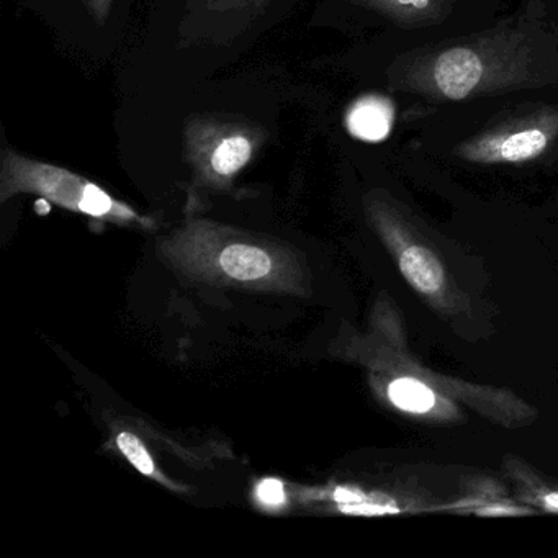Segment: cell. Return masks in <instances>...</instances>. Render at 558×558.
<instances>
[{
    "label": "cell",
    "mask_w": 558,
    "mask_h": 558,
    "mask_svg": "<svg viewBox=\"0 0 558 558\" xmlns=\"http://www.w3.org/2000/svg\"><path fill=\"white\" fill-rule=\"evenodd\" d=\"M361 349L362 361L368 368H381L424 381L449 395L463 407L476 411L496 426L515 429L537 420V410L509 388L472 384L437 374L426 365H421L408 348L400 313L388 296L378 300L372 318L371 335L362 339Z\"/></svg>",
    "instance_id": "1"
},
{
    "label": "cell",
    "mask_w": 558,
    "mask_h": 558,
    "mask_svg": "<svg viewBox=\"0 0 558 558\" xmlns=\"http://www.w3.org/2000/svg\"><path fill=\"white\" fill-rule=\"evenodd\" d=\"M365 211L404 282L427 306L446 316L466 308L465 299L436 247L395 205L372 195L365 202Z\"/></svg>",
    "instance_id": "2"
},
{
    "label": "cell",
    "mask_w": 558,
    "mask_h": 558,
    "mask_svg": "<svg viewBox=\"0 0 558 558\" xmlns=\"http://www.w3.org/2000/svg\"><path fill=\"white\" fill-rule=\"evenodd\" d=\"M19 194L40 195L54 205L96 220L122 225L149 223L129 205L117 201L83 175L4 148L0 156V198L8 202Z\"/></svg>",
    "instance_id": "3"
},
{
    "label": "cell",
    "mask_w": 558,
    "mask_h": 558,
    "mask_svg": "<svg viewBox=\"0 0 558 558\" xmlns=\"http://www.w3.org/2000/svg\"><path fill=\"white\" fill-rule=\"evenodd\" d=\"M260 126L223 117H197L184 132V156L194 187L225 189L251 165L263 146Z\"/></svg>",
    "instance_id": "4"
},
{
    "label": "cell",
    "mask_w": 558,
    "mask_h": 558,
    "mask_svg": "<svg viewBox=\"0 0 558 558\" xmlns=\"http://www.w3.org/2000/svg\"><path fill=\"white\" fill-rule=\"evenodd\" d=\"M371 385L378 400L401 416L429 424H456L466 420L462 403L416 378L371 368Z\"/></svg>",
    "instance_id": "5"
},
{
    "label": "cell",
    "mask_w": 558,
    "mask_h": 558,
    "mask_svg": "<svg viewBox=\"0 0 558 558\" xmlns=\"http://www.w3.org/2000/svg\"><path fill=\"white\" fill-rule=\"evenodd\" d=\"M202 243L217 251L210 264L198 269L217 270L225 279L241 283H276L283 279L282 266L277 263L272 250L246 241H228L220 246L214 225L195 223L189 228Z\"/></svg>",
    "instance_id": "6"
},
{
    "label": "cell",
    "mask_w": 558,
    "mask_h": 558,
    "mask_svg": "<svg viewBox=\"0 0 558 558\" xmlns=\"http://www.w3.org/2000/svg\"><path fill=\"white\" fill-rule=\"evenodd\" d=\"M555 132V122L519 123L472 140L460 148V155L465 161L478 165H521L544 155Z\"/></svg>",
    "instance_id": "7"
},
{
    "label": "cell",
    "mask_w": 558,
    "mask_h": 558,
    "mask_svg": "<svg viewBox=\"0 0 558 558\" xmlns=\"http://www.w3.org/2000/svg\"><path fill=\"white\" fill-rule=\"evenodd\" d=\"M483 63L470 48L444 51L434 64V83L444 97L463 100L482 83Z\"/></svg>",
    "instance_id": "8"
},
{
    "label": "cell",
    "mask_w": 558,
    "mask_h": 558,
    "mask_svg": "<svg viewBox=\"0 0 558 558\" xmlns=\"http://www.w3.org/2000/svg\"><path fill=\"white\" fill-rule=\"evenodd\" d=\"M395 122V107L381 96H364L345 113V129L362 142H384Z\"/></svg>",
    "instance_id": "9"
},
{
    "label": "cell",
    "mask_w": 558,
    "mask_h": 558,
    "mask_svg": "<svg viewBox=\"0 0 558 558\" xmlns=\"http://www.w3.org/2000/svg\"><path fill=\"white\" fill-rule=\"evenodd\" d=\"M469 496L463 499L459 512L496 518V515H527L534 514V509L527 505H515L509 499L508 489L489 478H476L469 482Z\"/></svg>",
    "instance_id": "10"
},
{
    "label": "cell",
    "mask_w": 558,
    "mask_h": 558,
    "mask_svg": "<svg viewBox=\"0 0 558 558\" xmlns=\"http://www.w3.org/2000/svg\"><path fill=\"white\" fill-rule=\"evenodd\" d=\"M505 472L514 483L515 495L522 505L545 512H558V486H550L524 460L509 456L505 460Z\"/></svg>",
    "instance_id": "11"
},
{
    "label": "cell",
    "mask_w": 558,
    "mask_h": 558,
    "mask_svg": "<svg viewBox=\"0 0 558 558\" xmlns=\"http://www.w3.org/2000/svg\"><path fill=\"white\" fill-rule=\"evenodd\" d=\"M117 446L122 450L123 456L129 459V462L135 466L140 472L145 475H155V462H153L151 456H149L146 447L143 446L142 440L132 433H120L117 437Z\"/></svg>",
    "instance_id": "12"
},
{
    "label": "cell",
    "mask_w": 558,
    "mask_h": 558,
    "mask_svg": "<svg viewBox=\"0 0 558 558\" xmlns=\"http://www.w3.org/2000/svg\"><path fill=\"white\" fill-rule=\"evenodd\" d=\"M256 496L264 506L269 508H279L286 502V492L279 480L267 478L260 482L257 485Z\"/></svg>",
    "instance_id": "13"
},
{
    "label": "cell",
    "mask_w": 558,
    "mask_h": 558,
    "mask_svg": "<svg viewBox=\"0 0 558 558\" xmlns=\"http://www.w3.org/2000/svg\"><path fill=\"white\" fill-rule=\"evenodd\" d=\"M87 9H89L93 17L96 19L99 24H104L109 17L110 8H112V0H84Z\"/></svg>",
    "instance_id": "14"
},
{
    "label": "cell",
    "mask_w": 558,
    "mask_h": 558,
    "mask_svg": "<svg viewBox=\"0 0 558 558\" xmlns=\"http://www.w3.org/2000/svg\"><path fill=\"white\" fill-rule=\"evenodd\" d=\"M391 4L403 5V8L424 9L429 0H390Z\"/></svg>",
    "instance_id": "15"
},
{
    "label": "cell",
    "mask_w": 558,
    "mask_h": 558,
    "mask_svg": "<svg viewBox=\"0 0 558 558\" xmlns=\"http://www.w3.org/2000/svg\"><path fill=\"white\" fill-rule=\"evenodd\" d=\"M211 2H217L220 8H227V5L246 4V2H250V0H211Z\"/></svg>",
    "instance_id": "16"
}]
</instances>
